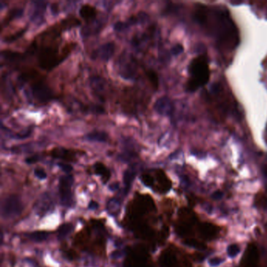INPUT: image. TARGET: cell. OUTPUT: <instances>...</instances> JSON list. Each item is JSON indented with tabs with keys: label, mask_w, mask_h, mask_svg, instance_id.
<instances>
[{
	"label": "cell",
	"mask_w": 267,
	"mask_h": 267,
	"mask_svg": "<svg viewBox=\"0 0 267 267\" xmlns=\"http://www.w3.org/2000/svg\"><path fill=\"white\" fill-rule=\"evenodd\" d=\"M147 78L151 82V85L154 86V89H158V78L157 74L154 71H150L147 73Z\"/></svg>",
	"instance_id": "484cf974"
},
{
	"label": "cell",
	"mask_w": 267,
	"mask_h": 267,
	"mask_svg": "<svg viewBox=\"0 0 267 267\" xmlns=\"http://www.w3.org/2000/svg\"><path fill=\"white\" fill-rule=\"evenodd\" d=\"M93 168H94L95 173L101 177L104 183H106L107 182H108V180L111 178V172L105 166L103 163L96 162L94 164Z\"/></svg>",
	"instance_id": "2e32d148"
},
{
	"label": "cell",
	"mask_w": 267,
	"mask_h": 267,
	"mask_svg": "<svg viewBox=\"0 0 267 267\" xmlns=\"http://www.w3.org/2000/svg\"><path fill=\"white\" fill-rule=\"evenodd\" d=\"M70 151L65 148L62 147H57L52 151L51 154L54 158H62V159L67 160V161H72V155L70 154Z\"/></svg>",
	"instance_id": "ac0fdd59"
},
{
	"label": "cell",
	"mask_w": 267,
	"mask_h": 267,
	"mask_svg": "<svg viewBox=\"0 0 267 267\" xmlns=\"http://www.w3.org/2000/svg\"><path fill=\"white\" fill-rule=\"evenodd\" d=\"M239 252H240V248L238 247V245L233 244V245H229L228 247L227 254L230 258L237 256Z\"/></svg>",
	"instance_id": "83f0119b"
},
{
	"label": "cell",
	"mask_w": 267,
	"mask_h": 267,
	"mask_svg": "<svg viewBox=\"0 0 267 267\" xmlns=\"http://www.w3.org/2000/svg\"><path fill=\"white\" fill-rule=\"evenodd\" d=\"M125 267H150L148 254L141 248L128 249Z\"/></svg>",
	"instance_id": "3957f363"
},
{
	"label": "cell",
	"mask_w": 267,
	"mask_h": 267,
	"mask_svg": "<svg viewBox=\"0 0 267 267\" xmlns=\"http://www.w3.org/2000/svg\"><path fill=\"white\" fill-rule=\"evenodd\" d=\"M223 194L222 193V192L216 191L215 192L214 194H213L212 197H213V198L215 199V200H220V199L223 197Z\"/></svg>",
	"instance_id": "e575fe53"
},
{
	"label": "cell",
	"mask_w": 267,
	"mask_h": 267,
	"mask_svg": "<svg viewBox=\"0 0 267 267\" xmlns=\"http://www.w3.org/2000/svg\"><path fill=\"white\" fill-rule=\"evenodd\" d=\"M136 177V172L132 169H128L124 173V183H125V187H126L127 190L130 187L131 183L134 181V178Z\"/></svg>",
	"instance_id": "7402d4cb"
},
{
	"label": "cell",
	"mask_w": 267,
	"mask_h": 267,
	"mask_svg": "<svg viewBox=\"0 0 267 267\" xmlns=\"http://www.w3.org/2000/svg\"><path fill=\"white\" fill-rule=\"evenodd\" d=\"M184 244L187 246L191 247V248H197L198 250H204L206 248V245L204 243L198 242V241L193 239V238H188L185 240Z\"/></svg>",
	"instance_id": "cb8c5ba5"
},
{
	"label": "cell",
	"mask_w": 267,
	"mask_h": 267,
	"mask_svg": "<svg viewBox=\"0 0 267 267\" xmlns=\"http://www.w3.org/2000/svg\"><path fill=\"white\" fill-rule=\"evenodd\" d=\"M183 51V47L180 44L176 45V46L172 49V53H173V55H175V56H177V55L180 54Z\"/></svg>",
	"instance_id": "836d02e7"
},
{
	"label": "cell",
	"mask_w": 267,
	"mask_h": 267,
	"mask_svg": "<svg viewBox=\"0 0 267 267\" xmlns=\"http://www.w3.org/2000/svg\"><path fill=\"white\" fill-rule=\"evenodd\" d=\"M32 96L40 102H47L53 98V92L50 88L43 82H37L31 86Z\"/></svg>",
	"instance_id": "52a82bcc"
},
{
	"label": "cell",
	"mask_w": 267,
	"mask_h": 267,
	"mask_svg": "<svg viewBox=\"0 0 267 267\" xmlns=\"http://www.w3.org/2000/svg\"><path fill=\"white\" fill-rule=\"evenodd\" d=\"M57 165L60 167L62 171L66 173H70L73 170V167L70 164H67V163L59 162Z\"/></svg>",
	"instance_id": "4dcf8cb0"
},
{
	"label": "cell",
	"mask_w": 267,
	"mask_h": 267,
	"mask_svg": "<svg viewBox=\"0 0 267 267\" xmlns=\"http://www.w3.org/2000/svg\"><path fill=\"white\" fill-rule=\"evenodd\" d=\"M154 109L159 115L169 116L173 113V105L168 96H161L155 101Z\"/></svg>",
	"instance_id": "ba28073f"
},
{
	"label": "cell",
	"mask_w": 267,
	"mask_h": 267,
	"mask_svg": "<svg viewBox=\"0 0 267 267\" xmlns=\"http://www.w3.org/2000/svg\"><path fill=\"white\" fill-rule=\"evenodd\" d=\"M35 176H36L37 178L40 179V180H45L47 178V173L45 172L44 170L41 168H36L35 169Z\"/></svg>",
	"instance_id": "f546056e"
},
{
	"label": "cell",
	"mask_w": 267,
	"mask_h": 267,
	"mask_svg": "<svg viewBox=\"0 0 267 267\" xmlns=\"http://www.w3.org/2000/svg\"><path fill=\"white\" fill-rule=\"evenodd\" d=\"M74 183V177L72 175L62 176L59 180V193L62 206L71 207L73 204L72 195V185Z\"/></svg>",
	"instance_id": "277c9868"
},
{
	"label": "cell",
	"mask_w": 267,
	"mask_h": 267,
	"mask_svg": "<svg viewBox=\"0 0 267 267\" xmlns=\"http://www.w3.org/2000/svg\"><path fill=\"white\" fill-rule=\"evenodd\" d=\"M91 88L97 95H102L106 88V81L99 76H93L89 80Z\"/></svg>",
	"instance_id": "9a60e30c"
},
{
	"label": "cell",
	"mask_w": 267,
	"mask_h": 267,
	"mask_svg": "<svg viewBox=\"0 0 267 267\" xmlns=\"http://www.w3.org/2000/svg\"><path fill=\"white\" fill-rule=\"evenodd\" d=\"M176 263H177L176 255L170 251H164L160 255V267H174Z\"/></svg>",
	"instance_id": "5bb4252c"
},
{
	"label": "cell",
	"mask_w": 267,
	"mask_h": 267,
	"mask_svg": "<svg viewBox=\"0 0 267 267\" xmlns=\"http://www.w3.org/2000/svg\"><path fill=\"white\" fill-rule=\"evenodd\" d=\"M32 4L33 11L31 12L30 19L33 22L40 23V21H43L47 3L43 2V1H35L32 2Z\"/></svg>",
	"instance_id": "7c38bea8"
},
{
	"label": "cell",
	"mask_w": 267,
	"mask_h": 267,
	"mask_svg": "<svg viewBox=\"0 0 267 267\" xmlns=\"http://www.w3.org/2000/svg\"><path fill=\"white\" fill-rule=\"evenodd\" d=\"M157 176H158V180L161 186V190L164 191L170 190L171 188V182L168 180L164 173L162 171H159Z\"/></svg>",
	"instance_id": "44dd1931"
},
{
	"label": "cell",
	"mask_w": 267,
	"mask_h": 267,
	"mask_svg": "<svg viewBox=\"0 0 267 267\" xmlns=\"http://www.w3.org/2000/svg\"><path fill=\"white\" fill-rule=\"evenodd\" d=\"M86 139L91 142L105 143L108 140V135L104 131H93L86 136Z\"/></svg>",
	"instance_id": "e0dca14e"
},
{
	"label": "cell",
	"mask_w": 267,
	"mask_h": 267,
	"mask_svg": "<svg viewBox=\"0 0 267 267\" xmlns=\"http://www.w3.org/2000/svg\"><path fill=\"white\" fill-rule=\"evenodd\" d=\"M23 210L21 199L17 195H10L3 200L1 205V215L4 219L17 217Z\"/></svg>",
	"instance_id": "7a4b0ae2"
},
{
	"label": "cell",
	"mask_w": 267,
	"mask_h": 267,
	"mask_svg": "<svg viewBox=\"0 0 267 267\" xmlns=\"http://www.w3.org/2000/svg\"><path fill=\"white\" fill-rule=\"evenodd\" d=\"M137 63L129 56H122L119 62V75L124 79H131L137 74Z\"/></svg>",
	"instance_id": "8992f818"
},
{
	"label": "cell",
	"mask_w": 267,
	"mask_h": 267,
	"mask_svg": "<svg viewBox=\"0 0 267 267\" xmlns=\"http://www.w3.org/2000/svg\"><path fill=\"white\" fill-rule=\"evenodd\" d=\"M24 31H25V29H22L18 31V32L16 33V34L7 36V37H5L4 41H5L6 43H12V42L15 41L17 39L20 38V37L24 34Z\"/></svg>",
	"instance_id": "f1b7e54d"
},
{
	"label": "cell",
	"mask_w": 267,
	"mask_h": 267,
	"mask_svg": "<svg viewBox=\"0 0 267 267\" xmlns=\"http://www.w3.org/2000/svg\"><path fill=\"white\" fill-rule=\"evenodd\" d=\"M38 161V158H36V157H31V158H27V159L25 160L27 164H31V163L36 162V161Z\"/></svg>",
	"instance_id": "d590c367"
},
{
	"label": "cell",
	"mask_w": 267,
	"mask_h": 267,
	"mask_svg": "<svg viewBox=\"0 0 267 267\" xmlns=\"http://www.w3.org/2000/svg\"><path fill=\"white\" fill-rule=\"evenodd\" d=\"M128 26V24H125V23L118 21V22L114 24V28H115V31H122L125 30Z\"/></svg>",
	"instance_id": "1f68e13d"
},
{
	"label": "cell",
	"mask_w": 267,
	"mask_h": 267,
	"mask_svg": "<svg viewBox=\"0 0 267 267\" xmlns=\"http://www.w3.org/2000/svg\"><path fill=\"white\" fill-rule=\"evenodd\" d=\"M189 72L190 79L187 84V90L194 92L205 86L209 82L210 72L207 59L205 56H199L190 62Z\"/></svg>",
	"instance_id": "6da1fadb"
},
{
	"label": "cell",
	"mask_w": 267,
	"mask_h": 267,
	"mask_svg": "<svg viewBox=\"0 0 267 267\" xmlns=\"http://www.w3.org/2000/svg\"><path fill=\"white\" fill-rule=\"evenodd\" d=\"M79 15L86 21H93L96 16V9L90 4H84L79 9Z\"/></svg>",
	"instance_id": "4fadbf2b"
},
{
	"label": "cell",
	"mask_w": 267,
	"mask_h": 267,
	"mask_svg": "<svg viewBox=\"0 0 267 267\" xmlns=\"http://www.w3.org/2000/svg\"><path fill=\"white\" fill-rule=\"evenodd\" d=\"M199 232L206 240H213L217 236L219 229L213 223H204L199 226Z\"/></svg>",
	"instance_id": "8fae6325"
},
{
	"label": "cell",
	"mask_w": 267,
	"mask_h": 267,
	"mask_svg": "<svg viewBox=\"0 0 267 267\" xmlns=\"http://www.w3.org/2000/svg\"><path fill=\"white\" fill-rule=\"evenodd\" d=\"M73 230V225L72 223H64L58 228L57 230V237L60 240L64 239Z\"/></svg>",
	"instance_id": "ffe728a7"
},
{
	"label": "cell",
	"mask_w": 267,
	"mask_h": 267,
	"mask_svg": "<svg viewBox=\"0 0 267 267\" xmlns=\"http://www.w3.org/2000/svg\"><path fill=\"white\" fill-rule=\"evenodd\" d=\"M245 267H258L259 264V252L255 245H248L244 259Z\"/></svg>",
	"instance_id": "30bf717a"
},
{
	"label": "cell",
	"mask_w": 267,
	"mask_h": 267,
	"mask_svg": "<svg viewBox=\"0 0 267 267\" xmlns=\"http://www.w3.org/2000/svg\"><path fill=\"white\" fill-rule=\"evenodd\" d=\"M115 52V45L114 43H107L101 45L93 53L94 58H99L104 61H108L113 57Z\"/></svg>",
	"instance_id": "9c48e42d"
},
{
	"label": "cell",
	"mask_w": 267,
	"mask_h": 267,
	"mask_svg": "<svg viewBox=\"0 0 267 267\" xmlns=\"http://www.w3.org/2000/svg\"><path fill=\"white\" fill-rule=\"evenodd\" d=\"M3 58L5 59L6 60L8 61H18V60H22L23 55L20 53H17V52H11L9 50H4L2 51Z\"/></svg>",
	"instance_id": "d6986e66"
},
{
	"label": "cell",
	"mask_w": 267,
	"mask_h": 267,
	"mask_svg": "<svg viewBox=\"0 0 267 267\" xmlns=\"http://www.w3.org/2000/svg\"><path fill=\"white\" fill-rule=\"evenodd\" d=\"M175 267V266H174Z\"/></svg>",
	"instance_id": "8d00e7d4"
},
{
	"label": "cell",
	"mask_w": 267,
	"mask_h": 267,
	"mask_svg": "<svg viewBox=\"0 0 267 267\" xmlns=\"http://www.w3.org/2000/svg\"><path fill=\"white\" fill-rule=\"evenodd\" d=\"M223 259H221V258L215 257V258H213V259H211L210 260H209V264H210V265H212V266H218V265H220V264L223 262Z\"/></svg>",
	"instance_id": "d6a6232c"
},
{
	"label": "cell",
	"mask_w": 267,
	"mask_h": 267,
	"mask_svg": "<svg viewBox=\"0 0 267 267\" xmlns=\"http://www.w3.org/2000/svg\"><path fill=\"white\" fill-rule=\"evenodd\" d=\"M141 181L144 183V185L147 187H153L154 183V178L149 174H143L141 177Z\"/></svg>",
	"instance_id": "4316f807"
},
{
	"label": "cell",
	"mask_w": 267,
	"mask_h": 267,
	"mask_svg": "<svg viewBox=\"0 0 267 267\" xmlns=\"http://www.w3.org/2000/svg\"><path fill=\"white\" fill-rule=\"evenodd\" d=\"M38 62L40 67L45 70L53 69L60 62L57 50L52 48L43 49L39 55Z\"/></svg>",
	"instance_id": "5b68a950"
},
{
	"label": "cell",
	"mask_w": 267,
	"mask_h": 267,
	"mask_svg": "<svg viewBox=\"0 0 267 267\" xmlns=\"http://www.w3.org/2000/svg\"><path fill=\"white\" fill-rule=\"evenodd\" d=\"M23 9L21 8H14L12 9L10 12H9L8 16L6 17V21L9 22V21H12V20L15 19V18H19L22 16L23 14Z\"/></svg>",
	"instance_id": "d4e9b609"
},
{
	"label": "cell",
	"mask_w": 267,
	"mask_h": 267,
	"mask_svg": "<svg viewBox=\"0 0 267 267\" xmlns=\"http://www.w3.org/2000/svg\"><path fill=\"white\" fill-rule=\"evenodd\" d=\"M48 236L49 233L47 231H36L27 235V237L30 238V239H31V240L38 242L46 240L48 238Z\"/></svg>",
	"instance_id": "603a6c76"
}]
</instances>
